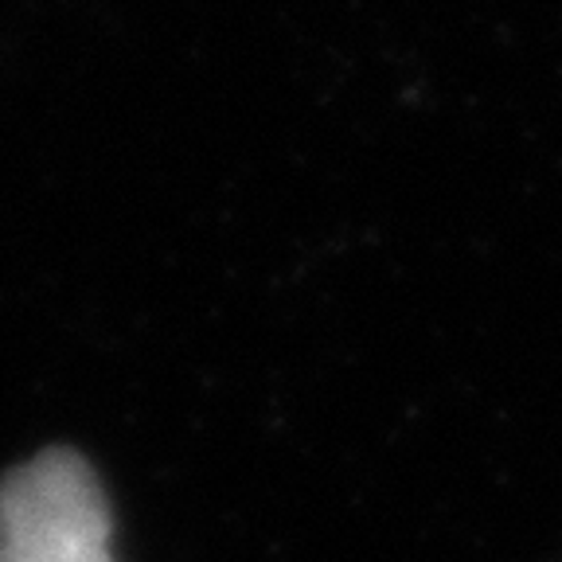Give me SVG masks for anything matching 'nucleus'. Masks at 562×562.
I'll list each match as a JSON object with an SVG mask.
<instances>
[{
	"instance_id": "obj_1",
	"label": "nucleus",
	"mask_w": 562,
	"mask_h": 562,
	"mask_svg": "<svg viewBox=\"0 0 562 562\" xmlns=\"http://www.w3.org/2000/svg\"><path fill=\"white\" fill-rule=\"evenodd\" d=\"M114 516L94 469L44 449L0 481V562H114Z\"/></svg>"
}]
</instances>
